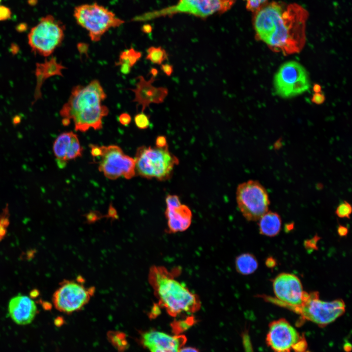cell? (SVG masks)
Masks as SVG:
<instances>
[{"label": "cell", "instance_id": "1", "mask_svg": "<svg viewBox=\"0 0 352 352\" xmlns=\"http://www.w3.org/2000/svg\"><path fill=\"white\" fill-rule=\"evenodd\" d=\"M308 17V11L299 4L267 2L253 13L255 39L285 55L298 53L305 44Z\"/></svg>", "mask_w": 352, "mask_h": 352}, {"label": "cell", "instance_id": "2", "mask_svg": "<svg viewBox=\"0 0 352 352\" xmlns=\"http://www.w3.org/2000/svg\"><path fill=\"white\" fill-rule=\"evenodd\" d=\"M107 95L99 81L92 80L86 86L73 87L67 101L63 106L60 114L63 118L72 119L76 131L86 132L89 129L100 130L102 120L109 113L102 104Z\"/></svg>", "mask_w": 352, "mask_h": 352}, {"label": "cell", "instance_id": "3", "mask_svg": "<svg viewBox=\"0 0 352 352\" xmlns=\"http://www.w3.org/2000/svg\"><path fill=\"white\" fill-rule=\"evenodd\" d=\"M178 270L176 269L169 271L164 266L153 265L150 268L148 274L149 283L159 305L174 317L183 313H195L201 307L198 295L192 292L175 278L179 273Z\"/></svg>", "mask_w": 352, "mask_h": 352}, {"label": "cell", "instance_id": "4", "mask_svg": "<svg viewBox=\"0 0 352 352\" xmlns=\"http://www.w3.org/2000/svg\"><path fill=\"white\" fill-rule=\"evenodd\" d=\"M134 159L138 175L161 181L170 179L175 167L179 164L178 158L169 151L168 146L163 148L140 146Z\"/></svg>", "mask_w": 352, "mask_h": 352}, {"label": "cell", "instance_id": "5", "mask_svg": "<svg viewBox=\"0 0 352 352\" xmlns=\"http://www.w3.org/2000/svg\"><path fill=\"white\" fill-rule=\"evenodd\" d=\"M74 16L81 26L87 30L93 42H98L111 28L118 27L125 22L105 7L96 3L76 7Z\"/></svg>", "mask_w": 352, "mask_h": 352}, {"label": "cell", "instance_id": "6", "mask_svg": "<svg viewBox=\"0 0 352 352\" xmlns=\"http://www.w3.org/2000/svg\"><path fill=\"white\" fill-rule=\"evenodd\" d=\"M345 309V302L341 299L327 302L319 299L317 291H305L302 304L292 311L300 315L303 320L324 327L342 315Z\"/></svg>", "mask_w": 352, "mask_h": 352}, {"label": "cell", "instance_id": "7", "mask_svg": "<svg viewBox=\"0 0 352 352\" xmlns=\"http://www.w3.org/2000/svg\"><path fill=\"white\" fill-rule=\"evenodd\" d=\"M65 30L63 23L52 16L43 17L28 35L32 51L44 57L50 56L62 44Z\"/></svg>", "mask_w": 352, "mask_h": 352}, {"label": "cell", "instance_id": "8", "mask_svg": "<svg viewBox=\"0 0 352 352\" xmlns=\"http://www.w3.org/2000/svg\"><path fill=\"white\" fill-rule=\"evenodd\" d=\"M236 195L238 208L248 221H257L268 211L267 192L257 180H249L238 185Z\"/></svg>", "mask_w": 352, "mask_h": 352}, {"label": "cell", "instance_id": "9", "mask_svg": "<svg viewBox=\"0 0 352 352\" xmlns=\"http://www.w3.org/2000/svg\"><path fill=\"white\" fill-rule=\"evenodd\" d=\"M84 283L82 277L61 282L52 297L55 308L66 313L81 309L89 302L95 291L94 286H86Z\"/></svg>", "mask_w": 352, "mask_h": 352}, {"label": "cell", "instance_id": "10", "mask_svg": "<svg viewBox=\"0 0 352 352\" xmlns=\"http://www.w3.org/2000/svg\"><path fill=\"white\" fill-rule=\"evenodd\" d=\"M273 82L276 94L285 98L302 94L310 87L307 70L295 61L283 64L275 74Z\"/></svg>", "mask_w": 352, "mask_h": 352}, {"label": "cell", "instance_id": "11", "mask_svg": "<svg viewBox=\"0 0 352 352\" xmlns=\"http://www.w3.org/2000/svg\"><path fill=\"white\" fill-rule=\"evenodd\" d=\"M101 148L98 169L106 177L114 180L123 176L129 179L135 175L134 159L125 154L120 147L111 145Z\"/></svg>", "mask_w": 352, "mask_h": 352}, {"label": "cell", "instance_id": "12", "mask_svg": "<svg viewBox=\"0 0 352 352\" xmlns=\"http://www.w3.org/2000/svg\"><path fill=\"white\" fill-rule=\"evenodd\" d=\"M272 285L277 299L268 298V301L291 310L302 304L305 291L296 275L280 273L273 280Z\"/></svg>", "mask_w": 352, "mask_h": 352}, {"label": "cell", "instance_id": "13", "mask_svg": "<svg viewBox=\"0 0 352 352\" xmlns=\"http://www.w3.org/2000/svg\"><path fill=\"white\" fill-rule=\"evenodd\" d=\"M235 0H179L175 5L160 10L154 16L186 13L204 18L217 12H226L232 6Z\"/></svg>", "mask_w": 352, "mask_h": 352}, {"label": "cell", "instance_id": "14", "mask_svg": "<svg viewBox=\"0 0 352 352\" xmlns=\"http://www.w3.org/2000/svg\"><path fill=\"white\" fill-rule=\"evenodd\" d=\"M302 337L286 319L280 318L269 324L266 342L274 352H291Z\"/></svg>", "mask_w": 352, "mask_h": 352}, {"label": "cell", "instance_id": "15", "mask_svg": "<svg viewBox=\"0 0 352 352\" xmlns=\"http://www.w3.org/2000/svg\"><path fill=\"white\" fill-rule=\"evenodd\" d=\"M166 208L165 216L167 220L168 233L183 232L189 228L192 220V212L190 208L181 203L177 195L169 194L165 198Z\"/></svg>", "mask_w": 352, "mask_h": 352}, {"label": "cell", "instance_id": "16", "mask_svg": "<svg viewBox=\"0 0 352 352\" xmlns=\"http://www.w3.org/2000/svg\"><path fill=\"white\" fill-rule=\"evenodd\" d=\"M141 341L150 352H179L186 343L187 338L183 334L172 335L151 330L143 333Z\"/></svg>", "mask_w": 352, "mask_h": 352}, {"label": "cell", "instance_id": "17", "mask_svg": "<svg viewBox=\"0 0 352 352\" xmlns=\"http://www.w3.org/2000/svg\"><path fill=\"white\" fill-rule=\"evenodd\" d=\"M138 82L134 88L130 89L134 92L133 102L137 103V108L141 106V112L144 111L151 104H160L164 102L168 94V89L165 87H155L152 84L156 80L152 76L146 80L143 76L137 77Z\"/></svg>", "mask_w": 352, "mask_h": 352}, {"label": "cell", "instance_id": "18", "mask_svg": "<svg viewBox=\"0 0 352 352\" xmlns=\"http://www.w3.org/2000/svg\"><path fill=\"white\" fill-rule=\"evenodd\" d=\"M8 310L10 317L16 324L26 325L34 320L37 308L32 298L19 294L10 299Z\"/></svg>", "mask_w": 352, "mask_h": 352}, {"label": "cell", "instance_id": "19", "mask_svg": "<svg viewBox=\"0 0 352 352\" xmlns=\"http://www.w3.org/2000/svg\"><path fill=\"white\" fill-rule=\"evenodd\" d=\"M66 67L61 64L57 62L56 58L52 57L49 60L44 63L37 64L36 75L37 76V85L36 93L40 89L43 82L50 77L59 75L63 76L61 70Z\"/></svg>", "mask_w": 352, "mask_h": 352}, {"label": "cell", "instance_id": "20", "mask_svg": "<svg viewBox=\"0 0 352 352\" xmlns=\"http://www.w3.org/2000/svg\"><path fill=\"white\" fill-rule=\"evenodd\" d=\"M258 220L259 230L261 234L273 237L280 233L282 220L277 213L268 211Z\"/></svg>", "mask_w": 352, "mask_h": 352}, {"label": "cell", "instance_id": "21", "mask_svg": "<svg viewBox=\"0 0 352 352\" xmlns=\"http://www.w3.org/2000/svg\"><path fill=\"white\" fill-rule=\"evenodd\" d=\"M73 132H66L61 133L55 140L53 151L56 161L60 168H65L67 164L66 155L71 142Z\"/></svg>", "mask_w": 352, "mask_h": 352}, {"label": "cell", "instance_id": "22", "mask_svg": "<svg viewBox=\"0 0 352 352\" xmlns=\"http://www.w3.org/2000/svg\"><path fill=\"white\" fill-rule=\"evenodd\" d=\"M235 265L238 273L243 275H248L254 273L257 269L258 262L253 254L245 253L238 255L236 258Z\"/></svg>", "mask_w": 352, "mask_h": 352}, {"label": "cell", "instance_id": "23", "mask_svg": "<svg viewBox=\"0 0 352 352\" xmlns=\"http://www.w3.org/2000/svg\"><path fill=\"white\" fill-rule=\"evenodd\" d=\"M142 53L141 52L131 47L120 52L119 60L118 62H115V65L116 66H119L122 64H127L132 67L140 59Z\"/></svg>", "mask_w": 352, "mask_h": 352}, {"label": "cell", "instance_id": "24", "mask_svg": "<svg viewBox=\"0 0 352 352\" xmlns=\"http://www.w3.org/2000/svg\"><path fill=\"white\" fill-rule=\"evenodd\" d=\"M168 58L166 51L160 46H151L147 50L146 59L154 64L160 65Z\"/></svg>", "mask_w": 352, "mask_h": 352}, {"label": "cell", "instance_id": "25", "mask_svg": "<svg viewBox=\"0 0 352 352\" xmlns=\"http://www.w3.org/2000/svg\"><path fill=\"white\" fill-rule=\"evenodd\" d=\"M83 148L76 134L74 133L71 142L66 155V161H68L80 157L82 155Z\"/></svg>", "mask_w": 352, "mask_h": 352}, {"label": "cell", "instance_id": "26", "mask_svg": "<svg viewBox=\"0 0 352 352\" xmlns=\"http://www.w3.org/2000/svg\"><path fill=\"white\" fill-rule=\"evenodd\" d=\"M195 322V318L192 316H189L183 320L174 322L172 324V328L175 334H179L180 333L190 328Z\"/></svg>", "mask_w": 352, "mask_h": 352}, {"label": "cell", "instance_id": "27", "mask_svg": "<svg viewBox=\"0 0 352 352\" xmlns=\"http://www.w3.org/2000/svg\"><path fill=\"white\" fill-rule=\"evenodd\" d=\"M8 205L3 208L0 214V241L4 239L7 233V227L9 224V212Z\"/></svg>", "mask_w": 352, "mask_h": 352}, {"label": "cell", "instance_id": "28", "mask_svg": "<svg viewBox=\"0 0 352 352\" xmlns=\"http://www.w3.org/2000/svg\"><path fill=\"white\" fill-rule=\"evenodd\" d=\"M110 339L112 343L121 351L124 350L127 345L125 336L122 333H110Z\"/></svg>", "mask_w": 352, "mask_h": 352}, {"label": "cell", "instance_id": "29", "mask_svg": "<svg viewBox=\"0 0 352 352\" xmlns=\"http://www.w3.org/2000/svg\"><path fill=\"white\" fill-rule=\"evenodd\" d=\"M352 211L351 205L346 201L339 204L335 210L336 215L340 218L350 219Z\"/></svg>", "mask_w": 352, "mask_h": 352}, {"label": "cell", "instance_id": "30", "mask_svg": "<svg viewBox=\"0 0 352 352\" xmlns=\"http://www.w3.org/2000/svg\"><path fill=\"white\" fill-rule=\"evenodd\" d=\"M136 127L141 130L146 129L150 125V117L143 112L136 114L134 118Z\"/></svg>", "mask_w": 352, "mask_h": 352}, {"label": "cell", "instance_id": "31", "mask_svg": "<svg viewBox=\"0 0 352 352\" xmlns=\"http://www.w3.org/2000/svg\"><path fill=\"white\" fill-rule=\"evenodd\" d=\"M246 0V8L247 10L253 13L258 10L264 4L266 3L268 0Z\"/></svg>", "mask_w": 352, "mask_h": 352}, {"label": "cell", "instance_id": "32", "mask_svg": "<svg viewBox=\"0 0 352 352\" xmlns=\"http://www.w3.org/2000/svg\"><path fill=\"white\" fill-rule=\"evenodd\" d=\"M307 346V344L304 336L293 346L292 350L294 352H304Z\"/></svg>", "mask_w": 352, "mask_h": 352}, {"label": "cell", "instance_id": "33", "mask_svg": "<svg viewBox=\"0 0 352 352\" xmlns=\"http://www.w3.org/2000/svg\"><path fill=\"white\" fill-rule=\"evenodd\" d=\"M11 12L7 7L0 6V21H5L10 18Z\"/></svg>", "mask_w": 352, "mask_h": 352}, {"label": "cell", "instance_id": "34", "mask_svg": "<svg viewBox=\"0 0 352 352\" xmlns=\"http://www.w3.org/2000/svg\"><path fill=\"white\" fill-rule=\"evenodd\" d=\"M118 121L122 125L127 126L131 123L132 118L129 113L123 112L121 113L118 116Z\"/></svg>", "mask_w": 352, "mask_h": 352}, {"label": "cell", "instance_id": "35", "mask_svg": "<svg viewBox=\"0 0 352 352\" xmlns=\"http://www.w3.org/2000/svg\"><path fill=\"white\" fill-rule=\"evenodd\" d=\"M90 153L94 157H100L102 154V149L101 146H99L94 144H90Z\"/></svg>", "mask_w": 352, "mask_h": 352}, {"label": "cell", "instance_id": "36", "mask_svg": "<svg viewBox=\"0 0 352 352\" xmlns=\"http://www.w3.org/2000/svg\"><path fill=\"white\" fill-rule=\"evenodd\" d=\"M325 100V95L321 92L314 93L311 98L312 102L318 105L322 104Z\"/></svg>", "mask_w": 352, "mask_h": 352}, {"label": "cell", "instance_id": "37", "mask_svg": "<svg viewBox=\"0 0 352 352\" xmlns=\"http://www.w3.org/2000/svg\"><path fill=\"white\" fill-rule=\"evenodd\" d=\"M89 45L84 43H79L77 45V48L81 55L88 56Z\"/></svg>", "mask_w": 352, "mask_h": 352}, {"label": "cell", "instance_id": "38", "mask_svg": "<svg viewBox=\"0 0 352 352\" xmlns=\"http://www.w3.org/2000/svg\"><path fill=\"white\" fill-rule=\"evenodd\" d=\"M319 237L318 236H315L311 240H307L305 242V246L306 248L316 249L317 242L319 240Z\"/></svg>", "mask_w": 352, "mask_h": 352}, {"label": "cell", "instance_id": "39", "mask_svg": "<svg viewBox=\"0 0 352 352\" xmlns=\"http://www.w3.org/2000/svg\"><path fill=\"white\" fill-rule=\"evenodd\" d=\"M156 147L163 148L168 146L166 137L163 135L158 136L155 140Z\"/></svg>", "mask_w": 352, "mask_h": 352}, {"label": "cell", "instance_id": "40", "mask_svg": "<svg viewBox=\"0 0 352 352\" xmlns=\"http://www.w3.org/2000/svg\"><path fill=\"white\" fill-rule=\"evenodd\" d=\"M161 69L167 76H171L174 71L173 66L169 64L161 65Z\"/></svg>", "mask_w": 352, "mask_h": 352}, {"label": "cell", "instance_id": "41", "mask_svg": "<svg viewBox=\"0 0 352 352\" xmlns=\"http://www.w3.org/2000/svg\"><path fill=\"white\" fill-rule=\"evenodd\" d=\"M120 72L124 75L128 74L130 73L132 67L127 64H122L120 65Z\"/></svg>", "mask_w": 352, "mask_h": 352}, {"label": "cell", "instance_id": "42", "mask_svg": "<svg viewBox=\"0 0 352 352\" xmlns=\"http://www.w3.org/2000/svg\"><path fill=\"white\" fill-rule=\"evenodd\" d=\"M337 233L341 237H345L348 233V228L343 225H339L337 228Z\"/></svg>", "mask_w": 352, "mask_h": 352}, {"label": "cell", "instance_id": "43", "mask_svg": "<svg viewBox=\"0 0 352 352\" xmlns=\"http://www.w3.org/2000/svg\"><path fill=\"white\" fill-rule=\"evenodd\" d=\"M100 215L99 214V212L96 211L90 212L87 216L88 220L89 221H94L98 219L99 216Z\"/></svg>", "mask_w": 352, "mask_h": 352}, {"label": "cell", "instance_id": "44", "mask_svg": "<svg viewBox=\"0 0 352 352\" xmlns=\"http://www.w3.org/2000/svg\"><path fill=\"white\" fill-rule=\"evenodd\" d=\"M265 264L268 267L272 268L276 265V261L273 258L270 257L266 259Z\"/></svg>", "mask_w": 352, "mask_h": 352}, {"label": "cell", "instance_id": "45", "mask_svg": "<svg viewBox=\"0 0 352 352\" xmlns=\"http://www.w3.org/2000/svg\"><path fill=\"white\" fill-rule=\"evenodd\" d=\"M108 215L110 216V217L112 218H116L117 217V212L115 208L112 206L111 204L110 205L109 210H108Z\"/></svg>", "mask_w": 352, "mask_h": 352}, {"label": "cell", "instance_id": "46", "mask_svg": "<svg viewBox=\"0 0 352 352\" xmlns=\"http://www.w3.org/2000/svg\"><path fill=\"white\" fill-rule=\"evenodd\" d=\"M179 352H199V351L194 347H183L180 350Z\"/></svg>", "mask_w": 352, "mask_h": 352}, {"label": "cell", "instance_id": "47", "mask_svg": "<svg viewBox=\"0 0 352 352\" xmlns=\"http://www.w3.org/2000/svg\"><path fill=\"white\" fill-rule=\"evenodd\" d=\"M39 295V291L36 289L31 290L30 292V296L31 298H36Z\"/></svg>", "mask_w": 352, "mask_h": 352}, {"label": "cell", "instance_id": "48", "mask_svg": "<svg viewBox=\"0 0 352 352\" xmlns=\"http://www.w3.org/2000/svg\"><path fill=\"white\" fill-rule=\"evenodd\" d=\"M158 70L155 68H152L150 71V73L152 75V76L156 77L158 74Z\"/></svg>", "mask_w": 352, "mask_h": 352}, {"label": "cell", "instance_id": "49", "mask_svg": "<svg viewBox=\"0 0 352 352\" xmlns=\"http://www.w3.org/2000/svg\"><path fill=\"white\" fill-rule=\"evenodd\" d=\"M321 87L318 84H315L313 86V90L315 93L321 92Z\"/></svg>", "mask_w": 352, "mask_h": 352}, {"label": "cell", "instance_id": "50", "mask_svg": "<svg viewBox=\"0 0 352 352\" xmlns=\"http://www.w3.org/2000/svg\"><path fill=\"white\" fill-rule=\"evenodd\" d=\"M70 123V120L67 118H63L62 123L64 126H67Z\"/></svg>", "mask_w": 352, "mask_h": 352}, {"label": "cell", "instance_id": "51", "mask_svg": "<svg viewBox=\"0 0 352 352\" xmlns=\"http://www.w3.org/2000/svg\"><path fill=\"white\" fill-rule=\"evenodd\" d=\"M152 28L151 27L148 26H145L143 28V31L146 33H149L151 31Z\"/></svg>", "mask_w": 352, "mask_h": 352}, {"label": "cell", "instance_id": "52", "mask_svg": "<svg viewBox=\"0 0 352 352\" xmlns=\"http://www.w3.org/2000/svg\"><path fill=\"white\" fill-rule=\"evenodd\" d=\"M1 0H0V3L1 2Z\"/></svg>", "mask_w": 352, "mask_h": 352}]
</instances>
